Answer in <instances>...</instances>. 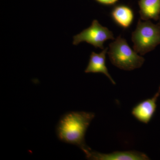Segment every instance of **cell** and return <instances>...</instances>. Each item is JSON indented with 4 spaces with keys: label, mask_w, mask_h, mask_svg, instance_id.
Masks as SVG:
<instances>
[{
    "label": "cell",
    "mask_w": 160,
    "mask_h": 160,
    "mask_svg": "<svg viewBox=\"0 0 160 160\" xmlns=\"http://www.w3.org/2000/svg\"><path fill=\"white\" fill-rule=\"evenodd\" d=\"M94 117V113L86 112H70L65 113L57 126L58 138L64 142L78 146L86 154L91 149L85 143V134Z\"/></svg>",
    "instance_id": "6da1fadb"
},
{
    "label": "cell",
    "mask_w": 160,
    "mask_h": 160,
    "mask_svg": "<svg viewBox=\"0 0 160 160\" xmlns=\"http://www.w3.org/2000/svg\"><path fill=\"white\" fill-rule=\"evenodd\" d=\"M133 49L143 55L160 44V26L150 21L139 20L136 29L132 34Z\"/></svg>",
    "instance_id": "3957f363"
},
{
    "label": "cell",
    "mask_w": 160,
    "mask_h": 160,
    "mask_svg": "<svg viewBox=\"0 0 160 160\" xmlns=\"http://www.w3.org/2000/svg\"><path fill=\"white\" fill-rule=\"evenodd\" d=\"M108 48H106L99 53L94 52H92L90 56L89 64L85 70L86 73H101L106 76L112 84L116 83L108 72L106 64V54L108 52Z\"/></svg>",
    "instance_id": "52a82bcc"
},
{
    "label": "cell",
    "mask_w": 160,
    "mask_h": 160,
    "mask_svg": "<svg viewBox=\"0 0 160 160\" xmlns=\"http://www.w3.org/2000/svg\"><path fill=\"white\" fill-rule=\"evenodd\" d=\"M159 20H160V17H159Z\"/></svg>",
    "instance_id": "8fae6325"
},
{
    "label": "cell",
    "mask_w": 160,
    "mask_h": 160,
    "mask_svg": "<svg viewBox=\"0 0 160 160\" xmlns=\"http://www.w3.org/2000/svg\"><path fill=\"white\" fill-rule=\"evenodd\" d=\"M139 13L141 19L145 21L157 20L160 16V0H140Z\"/></svg>",
    "instance_id": "ba28073f"
},
{
    "label": "cell",
    "mask_w": 160,
    "mask_h": 160,
    "mask_svg": "<svg viewBox=\"0 0 160 160\" xmlns=\"http://www.w3.org/2000/svg\"><path fill=\"white\" fill-rule=\"evenodd\" d=\"M160 95V86L153 97L143 101L135 106L132 111V114L140 122L148 124L155 112L157 102Z\"/></svg>",
    "instance_id": "8992f818"
},
{
    "label": "cell",
    "mask_w": 160,
    "mask_h": 160,
    "mask_svg": "<svg viewBox=\"0 0 160 160\" xmlns=\"http://www.w3.org/2000/svg\"><path fill=\"white\" fill-rule=\"evenodd\" d=\"M73 39L72 44L75 46L84 42L96 48L104 49V42L109 39L114 40V38L112 32L102 26L98 20H94L89 28L74 36Z\"/></svg>",
    "instance_id": "277c9868"
},
{
    "label": "cell",
    "mask_w": 160,
    "mask_h": 160,
    "mask_svg": "<svg viewBox=\"0 0 160 160\" xmlns=\"http://www.w3.org/2000/svg\"><path fill=\"white\" fill-rule=\"evenodd\" d=\"M111 16L114 22L124 29L129 28L134 18L131 8L123 5L116 6L112 11Z\"/></svg>",
    "instance_id": "9c48e42d"
},
{
    "label": "cell",
    "mask_w": 160,
    "mask_h": 160,
    "mask_svg": "<svg viewBox=\"0 0 160 160\" xmlns=\"http://www.w3.org/2000/svg\"><path fill=\"white\" fill-rule=\"evenodd\" d=\"M109 60L114 66L123 70L130 71L142 67L145 62L121 36L110 43L107 52Z\"/></svg>",
    "instance_id": "7a4b0ae2"
},
{
    "label": "cell",
    "mask_w": 160,
    "mask_h": 160,
    "mask_svg": "<svg viewBox=\"0 0 160 160\" xmlns=\"http://www.w3.org/2000/svg\"><path fill=\"white\" fill-rule=\"evenodd\" d=\"M88 159L95 160H148L146 154L136 151H116L109 153H100L92 149L86 154Z\"/></svg>",
    "instance_id": "5b68a950"
},
{
    "label": "cell",
    "mask_w": 160,
    "mask_h": 160,
    "mask_svg": "<svg viewBox=\"0 0 160 160\" xmlns=\"http://www.w3.org/2000/svg\"><path fill=\"white\" fill-rule=\"evenodd\" d=\"M100 4L104 5H112L117 2L118 0H95Z\"/></svg>",
    "instance_id": "30bf717a"
}]
</instances>
